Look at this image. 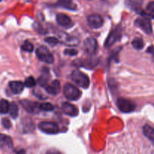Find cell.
Returning a JSON list of instances; mask_svg holds the SVG:
<instances>
[{
  "mask_svg": "<svg viewBox=\"0 0 154 154\" xmlns=\"http://www.w3.org/2000/svg\"><path fill=\"white\" fill-rule=\"evenodd\" d=\"M72 80L79 87L87 89L90 86V79L86 74L83 73L79 70H75L71 75Z\"/></svg>",
  "mask_w": 154,
  "mask_h": 154,
  "instance_id": "obj_1",
  "label": "cell"
},
{
  "mask_svg": "<svg viewBox=\"0 0 154 154\" xmlns=\"http://www.w3.org/2000/svg\"><path fill=\"white\" fill-rule=\"evenodd\" d=\"M63 92H64V95L66 99H68L69 100H78L81 96V92L73 84H65L64 87H63Z\"/></svg>",
  "mask_w": 154,
  "mask_h": 154,
  "instance_id": "obj_2",
  "label": "cell"
},
{
  "mask_svg": "<svg viewBox=\"0 0 154 154\" xmlns=\"http://www.w3.org/2000/svg\"><path fill=\"white\" fill-rule=\"evenodd\" d=\"M36 56L39 59V60L44 62V63L51 64L54 61V57L51 54V53L50 52L48 48L45 46H40L37 48V50H36Z\"/></svg>",
  "mask_w": 154,
  "mask_h": 154,
  "instance_id": "obj_3",
  "label": "cell"
},
{
  "mask_svg": "<svg viewBox=\"0 0 154 154\" xmlns=\"http://www.w3.org/2000/svg\"><path fill=\"white\" fill-rule=\"evenodd\" d=\"M117 105L119 110L123 113L132 112L136 108V105L133 102L125 98H119L117 101Z\"/></svg>",
  "mask_w": 154,
  "mask_h": 154,
  "instance_id": "obj_4",
  "label": "cell"
},
{
  "mask_svg": "<svg viewBox=\"0 0 154 154\" xmlns=\"http://www.w3.org/2000/svg\"><path fill=\"white\" fill-rule=\"evenodd\" d=\"M38 128L42 132L47 134H57L60 131L59 126H57V123L54 122H41L38 124Z\"/></svg>",
  "mask_w": 154,
  "mask_h": 154,
  "instance_id": "obj_5",
  "label": "cell"
},
{
  "mask_svg": "<svg viewBox=\"0 0 154 154\" xmlns=\"http://www.w3.org/2000/svg\"><path fill=\"white\" fill-rule=\"evenodd\" d=\"M122 36V30L120 26H117L115 29L112 30L110 33L108 37L107 38L106 41L105 42V48H109L112 46L116 42L119 41Z\"/></svg>",
  "mask_w": 154,
  "mask_h": 154,
  "instance_id": "obj_6",
  "label": "cell"
},
{
  "mask_svg": "<svg viewBox=\"0 0 154 154\" xmlns=\"http://www.w3.org/2000/svg\"><path fill=\"white\" fill-rule=\"evenodd\" d=\"M135 24L138 26H139L144 32L147 34H151L153 30H152V26L150 20L147 17H139L135 20Z\"/></svg>",
  "mask_w": 154,
  "mask_h": 154,
  "instance_id": "obj_7",
  "label": "cell"
},
{
  "mask_svg": "<svg viewBox=\"0 0 154 154\" xmlns=\"http://www.w3.org/2000/svg\"><path fill=\"white\" fill-rule=\"evenodd\" d=\"M84 48L86 53L89 55H93L96 54V51L98 49V43L97 41L93 37H89L84 41Z\"/></svg>",
  "mask_w": 154,
  "mask_h": 154,
  "instance_id": "obj_8",
  "label": "cell"
},
{
  "mask_svg": "<svg viewBox=\"0 0 154 154\" xmlns=\"http://www.w3.org/2000/svg\"><path fill=\"white\" fill-rule=\"evenodd\" d=\"M87 22L92 29H99L103 25L104 20L101 15L91 14L87 17Z\"/></svg>",
  "mask_w": 154,
  "mask_h": 154,
  "instance_id": "obj_9",
  "label": "cell"
},
{
  "mask_svg": "<svg viewBox=\"0 0 154 154\" xmlns=\"http://www.w3.org/2000/svg\"><path fill=\"white\" fill-rule=\"evenodd\" d=\"M60 36V39L63 44L69 46H76L80 43L79 39L77 38L73 37V36H69L66 33L61 32V34L59 35Z\"/></svg>",
  "mask_w": 154,
  "mask_h": 154,
  "instance_id": "obj_10",
  "label": "cell"
},
{
  "mask_svg": "<svg viewBox=\"0 0 154 154\" xmlns=\"http://www.w3.org/2000/svg\"><path fill=\"white\" fill-rule=\"evenodd\" d=\"M62 110L63 112L70 117H75L78 114V109L72 104L69 102H63L62 104Z\"/></svg>",
  "mask_w": 154,
  "mask_h": 154,
  "instance_id": "obj_11",
  "label": "cell"
},
{
  "mask_svg": "<svg viewBox=\"0 0 154 154\" xmlns=\"http://www.w3.org/2000/svg\"><path fill=\"white\" fill-rule=\"evenodd\" d=\"M20 104L24 109L29 113H36L39 110L38 104L37 102L29 100H23L20 102Z\"/></svg>",
  "mask_w": 154,
  "mask_h": 154,
  "instance_id": "obj_12",
  "label": "cell"
},
{
  "mask_svg": "<svg viewBox=\"0 0 154 154\" xmlns=\"http://www.w3.org/2000/svg\"><path fill=\"white\" fill-rule=\"evenodd\" d=\"M56 19H57V22L63 27H69L72 25V20H71V18L66 14H58L57 15Z\"/></svg>",
  "mask_w": 154,
  "mask_h": 154,
  "instance_id": "obj_13",
  "label": "cell"
},
{
  "mask_svg": "<svg viewBox=\"0 0 154 154\" xmlns=\"http://www.w3.org/2000/svg\"><path fill=\"white\" fill-rule=\"evenodd\" d=\"M46 91L52 95H57L60 92V81L55 80L51 84L46 86Z\"/></svg>",
  "mask_w": 154,
  "mask_h": 154,
  "instance_id": "obj_14",
  "label": "cell"
},
{
  "mask_svg": "<svg viewBox=\"0 0 154 154\" xmlns=\"http://www.w3.org/2000/svg\"><path fill=\"white\" fill-rule=\"evenodd\" d=\"M9 87L11 90L13 92L14 94H20L22 93L24 89L23 83L21 81H11L9 83Z\"/></svg>",
  "mask_w": 154,
  "mask_h": 154,
  "instance_id": "obj_15",
  "label": "cell"
},
{
  "mask_svg": "<svg viewBox=\"0 0 154 154\" xmlns=\"http://www.w3.org/2000/svg\"><path fill=\"white\" fill-rule=\"evenodd\" d=\"M57 5L71 11H75L77 8V5L73 0H59L57 2Z\"/></svg>",
  "mask_w": 154,
  "mask_h": 154,
  "instance_id": "obj_16",
  "label": "cell"
},
{
  "mask_svg": "<svg viewBox=\"0 0 154 154\" xmlns=\"http://www.w3.org/2000/svg\"><path fill=\"white\" fill-rule=\"evenodd\" d=\"M143 132L146 138H148L150 142L154 145V129L149 125H144L143 127Z\"/></svg>",
  "mask_w": 154,
  "mask_h": 154,
  "instance_id": "obj_17",
  "label": "cell"
},
{
  "mask_svg": "<svg viewBox=\"0 0 154 154\" xmlns=\"http://www.w3.org/2000/svg\"><path fill=\"white\" fill-rule=\"evenodd\" d=\"M0 145L4 147L11 148L13 146L12 139L8 135L4 134H0Z\"/></svg>",
  "mask_w": 154,
  "mask_h": 154,
  "instance_id": "obj_18",
  "label": "cell"
},
{
  "mask_svg": "<svg viewBox=\"0 0 154 154\" xmlns=\"http://www.w3.org/2000/svg\"><path fill=\"white\" fill-rule=\"evenodd\" d=\"M127 5L132 9L135 11H138L141 9L143 0H127Z\"/></svg>",
  "mask_w": 154,
  "mask_h": 154,
  "instance_id": "obj_19",
  "label": "cell"
},
{
  "mask_svg": "<svg viewBox=\"0 0 154 154\" xmlns=\"http://www.w3.org/2000/svg\"><path fill=\"white\" fill-rule=\"evenodd\" d=\"M10 104L5 99H2L0 101V114H7L9 111Z\"/></svg>",
  "mask_w": 154,
  "mask_h": 154,
  "instance_id": "obj_20",
  "label": "cell"
},
{
  "mask_svg": "<svg viewBox=\"0 0 154 154\" xmlns=\"http://www.w3.org/2000/svg\"><path fill=\"white\" fill-rule=\"evenodd\" d=\"M132 45L133 46V48L137 50H141L144 46V41L141 38H134V40L132 42Z\"/></svg>",
  "mask_w": 154,
  "mask_h": 154,
  "instance_id": "obj_21",
  "label": "cell"
},
{
  "mask_svg": "<svg viewBox=\"0 0 154 154\" xmlns=\"http://www.w3.org/2000/svg\"><path fill=\"white\" fill-rule=\"evenodd\" d=\"M9 113L12 118L15 119L18 117V107L15 103L12 102L10 105V108H9Z\"/></svg>",
  "mask_w": 154,
  "mask_h": 154,
  "instance_id": "obj_22",
  "label": "cell"
},
{
  "mask_svg": "<svg viewBox=\"0 0 154 154\" xmlns=\"http://www.w3.org/2000/svg\"><path fill=\"white\" fill-rule=\"evenodd\" d=\"M48 71H47L46 73L43 74L41 77H39L38 79V83L40 86L42 87H46L48 85V80H49V75H47V72Z\"/></svg>",
  "mask_w": 154,
  "mask_h": 154,
  "instance_id": "obj_23",
  "label": "cell"
},
{
  "mask_svg": "<svg viewBox=\"0 0 154 154\" xmlns=\"http://www.w3.org/2000/svg\"><path fill=\"white\" fill-rule=\"evenodd\" d=\"M39 110L44 111H51L54 110V106L49 102H43V103L38 104Z\"/></svg>",
  "mask_w": 154,
  "mask_h": 154,
  "instance_id": "obj_24",
  "label": "cell"
},
{
  "mask_svg": "<svg viewBox=\"0 0 154 154\" xmlns=\"http://www.w3.org/2000/svg\"><path fill=\"white\" fill-rule=\"evenodd\" d=\"M21 48H22L23 51H27V52H32L33 51V45L29 41H25L23 42V44L21 46Z\"/></svg>",
  "mask_w": 154,
  "mask_h": 154,
  "instance_id": "obj_25",
  "label": "cell"
},
{
  "mask_svg": "<svg viewBox=\"0 0 154 154\" xmlns=\"http://www.w3.org/2000/svg\"><path fill=\"white\" fill-rule=\"evenodd\" d=\"M36 84V81L32 77H29L26 79L25 80V82H24V85L26 86L27 87H35Z\"/></svg>",
  "mask_w": 154,
  "mask_h": 154,
  "instance_id": "obj_26",
  "label": "cell"
},
{
  "mask_svg": "<svg viewBox=\"0 0 154 154\" xmlns=\"http://www.w3.org/2000/svg\"><path fill=\"white\" fill-rule=\"evenodd\" d=\"M45 42H46L47 43L49 44V45H52V46H54V45H56L57 44H58L59 40L57 38L48 37L45 38Z\"/></svg>",
  "mask_w": 154,
  "mask_h": 154,
  "instance_id": "obj_27",
  "label": "cell"
},
{
  "mask_svg": "<svg viewBox=\"0 0 154 154\" xmlns=\"http://www.w3.org/2000/svg\"><path fill=\"white\" fill-rule=\"evenodd\" d=\"M64 54L69 56H75L78 54V51L75 49H66L64 51Z\"/></svg>",
  "mask_w": 154,
  "mask_h": 154,
  "instance_id": "obj_28",
  "label": "cell"
},
{
  "mask_svg": "<svg viewBox=\"0 0 154 154\" xmlns=\"http://www.w3.org/2000/svg\"><path fill=\"white\" fill-rule=\"evenodd\" d=\"M2 123L3 126L6 129H9L11 126V121L7 118H4L2 120Z\"/></svg>",
  "mask_w": 154,
  "mask_h": 154,
  "instance_id": "obj_29",
  "label": "cell"
},
{
  "mask_svg": "<svg viewBox=\"0 0 154 154\" xmlns=\"http://www.w3.org/2000/svg\"><path fill=\"white\" fill-rule=\"evenodd\" d=\"M146 8H147V11L150 12V13H154V1L149 2Z\"/></svg>",
  "mask_w": 154,
  "mask_h": 154,
  "instance_id": "obj_30",
  "label": "cell"
},
{
  "mask_svg": "<svg viewBox=\"0 0 154 154\" xmlns=\"http://www.w3.org/2000/svg\"><path fill=\"white\" fill-rule=\"evenodd\" d=\"M147 52L148 53V54H152V55H153L154 57V46L149 47V48H147Z\"/></svg>",
  "mask_w": 154,
  "mask_h": 154,
  "instance_id": "obj_31",
  "label": "cell"
},
{
  "mask_svg": "<svg viewBox=\"0 0 154 154\" xmlns=\"http://www.w3.org/2000/svg\"><path fill=\"white\" fill-rule=\"evenodd\" d=\"M2 1V0H0V2H1Z\"/></svg>",
  "mask_w": 154,
  "mask_h": 154,
  "instance_id": "obj_32",
  "label": "cell"
}]
</instances>
